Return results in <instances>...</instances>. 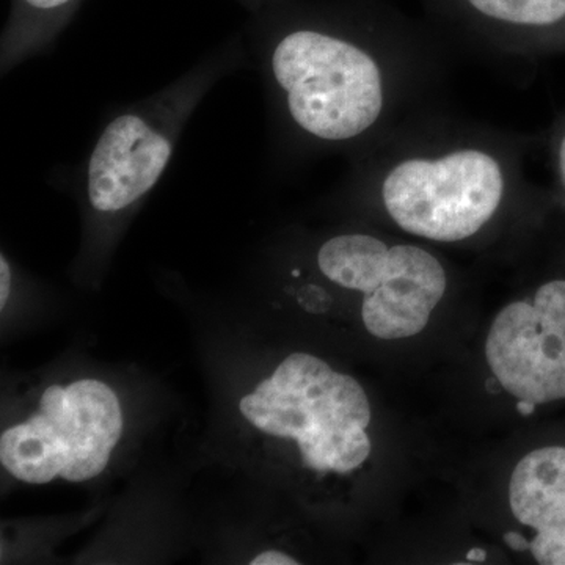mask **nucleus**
<instances>
[{
	"label": "nucleus",
	"mask_w": 565,
	"mask_h": 565,
	"mask_svg": "<svg viewBox=\"0 0 565 565\" xmlns=\"http://www.w3.org/2000/svg\"><path fill=\"white\" fill-rule=\"evenodd\" d=\"M239 412L264 437L292 441L303 467L318 475L352 473L373 451L362 384L311 353L286 356L241 397Z\"/></svg>",
	"instance_id": "4"
},
{
	"label": "nucleus",
	"mask_w": 565,
	"mask_h": 565,
	"mask_svg": "<svg viewBox=\"0 0 565 565\" xmlns=\"http://www.w3.org/2000/svg\"><path fill=\"white\" fill-rule=\"evenodd\" d=\"M252 565H296L300 564L296 557L278 552V550H266L250 561Z\"/></svg>",
	"instance_id": "13"
},
{
	"label": "nucleus",
	"mask_w": 565,
	"mask_h": 565,
	"mask_svg": "<svg viewBox=\"0 0 565 565\" xmlns=\"http://www.w3.org/2000/svg\"><path fill=\"white\" fill-rule=\"evenodd\" d=\"M11 288H13V267L6 253L0 256V307L6 308L9 302Z\"/></svg>",
	"instance_id": "12"
},
{
	"label": "nucleus",
	"mask_w": 565,
	"mask_h": 565,
	"mask_svg": "<svg viewBox=\"0 0 565 565\" xmlns=\"http://www.w3.org/2000/svg\"><path fill=\"white\" fill-rule=\"evenodd\" d=\"M468 559H486V552H482V550H475V552L468 553Z\"/></svg>",
	"instance_id": "17"
},
{
	"label": "nucleus",
	"mask_w": 565,
	"mask_h": 565,
	"mask_svg": "<svg viewBox=\"0 0 565 565\" xmlns=\"http://www.w3.org/2000/svg\"><path fill=\"white\" fill-rule=\"evenodd\" d=\"M535 405L527 403H519V412L523 415L533 414Z\"/></svg>",
	"instance_id": "16"
},
{
	"label": "nucleus",
	"mask_w": 565,
	"mask_h": 565,
	"mask_svg": "<svg viewBox=\"0 0 565 565\" xmlns=\"http://www.w3.org/2000/svg\"><path fill=\"white\" fill-rule=\"evenodd\" d=\"M486 359L498 384L519 403L565 399V278L535 289L498 313L486 340Z\"/></svg>",
	"instance_id": "6"
},
{
	"label": "nucleus",
	"mask_w": 565,
	"mask_h": 565,
	"mask_svg": "<svg viewBox=\"0 0 565 565\" xmlns=\"http://www.w3.org/2000/svg\"><path fill=\"white\" fill-rule=\"evenodd\" d=\"M509 504L534 531L530 552L541 565H565V448L545 446L523 457L509 481Z\"/></svg>",
	"instance_id": "9"
},
{
	"label": "nucleus",
	"mask_w": 565,
	"mask_h": 565,
	"mask_svg": "<svg viewBox=\"0 0 565 565\" xmlns=\"http://www.w3.org/2000/svg\"><path fill=\"white\" fill-rule=\"evenodd\" d=\"M449 46L497 61L539 62L565 54V0H423Z\"/></svg>",
	"instance_id": "7"
},
{
	"label": "nucleus",
	"mask_w": 565,
	"mask_h": 565,
	"mask_svg": "<svg viewBox=\"0 0 565 565\" xmlns=\"http://www.w3.org/2000/svg\"><path fill=\"white\" fill-rule=\"evenodd\" d=\"M285 158H352L434 106L451 46L384 0H273L250 25Z\"/></svg>",
	"instance_id": "1"
},
{
	"label": "nucleus",
	"mask_w": 565,
	"mask_h": 565,
	"mask_svg": "<svg viewBox=\"0 0 565 565\" xmlns=\"http://www.w3.org/2000/svg\"><path fill=\"white\" fill-rule=\"evenodd\" d=\"M448 286V270L435 253L396 243L381 286L362 297L364 327L379 340L415 337L426 329Z\"/></svg>",
	"instance_id": "8"
},
{
	"label": "nucleus",
	"mask_w": 565,
	"mask_h": 565,
	"mask_svg": "<svg viewBox=\"0 0 565 565\" xmlns=\"http://www.w3.org/2000/svg\"><path fill=\"white\" fill-rule=\"evenodd\" d=\"M122 427L120 399L104 382L51 385L29 418L0 435V463L25 484L92 481L109 465Z\"/></svg>",
	"instance_id": "5"
},
{
	"label": "nucleus",
	"mask_w": 565,
	"mask_h": 565,
	"mask_svg": "<svg viewBox=\"0 0 565 565\" xmlns=\"http://www.w3.org/2000/svg\"><path fill=\"white\" fill-rule=\"evenodd\" d=\"M247 63L243 40L234 39L173 84L121 107L106 122L76 178L82 206L99 244H107L154 191L204 96Z\"/></svg>",
	"instance_id": "3"
},
{
	"label": "nucleus",
	"mask_w": 565,
	"mask_h": 565,
	"mask_svg": "<svg viewBox=\"0 0 565 565\" xmlns=\"http://www.w3.org/2000/svg\"><path fill=\"white\" fill-rule=\"evenodd\" d=\"M545 147L552 173L550 192L555 206L565 210V107L546 134Z\"/></svg>",
	"instance_id": "11"
},
{
	"label": "nucleus",
	"mask_w": 565,
	"mask_h": 565,
	"mask_svg": "<svg viewBox=\"0 0 565 565\" xmlns=\"http://www.w3.org/2000/svg\"><path fill=\"white\" fill-rule=\"evenodd\" d=\"M539 143L434 104L349 158L340 196L419 239L470 243L512 211L555 206L526 173Z\"/></svg>",
	"instance_id": "2"
},
{
	"label": "nucleus",
	"mask_w": 565,
	"mask_h": 565,
	"mask_svg": "<svg viewBox=\"0 0 565 565\" xmlns=\"http://www.w3.org/2000/svg\"><path fill=\"white\" fill-rule=\"evenodd\" d=\"M505 545L511 546L515 552H525L530 550L531 542L526 541L520 533H505L504 534Z\"/></svg>",
	"instance_id": "14"
},
{
	"label": "nucleus",
	"mask_w": 565,
	"mask_h": 565,
	"mask_svg": "<svg viewBox=\"0 0 565 565\" xmlns=\"http://www.w3.org/2000/svg\"><path fill=\"white\" fill-rule=\"evenodd\" d=\"M236 2H239L241 6L245 7V9L248 10V13L253 17V14H258L259 11L266 9L273 0H236Z\"/></svg>",
	"instance_id": "15"
},
{
	"label": "nucleus",
	"mask_w": 565,
	"mask_h": 565,
	"mask_svg": "<svg viewBox=\"0 0 565 565\" xmlns=\"http://www.w3.org/2000/svg\"><path fill=\"white\" fill-rule=\"evenodd\" d=\"M84 0H11L0 40L2 76L47 52L76 17Z\"/></svg>",
	"instance_id": "10"
}]
</instances>
